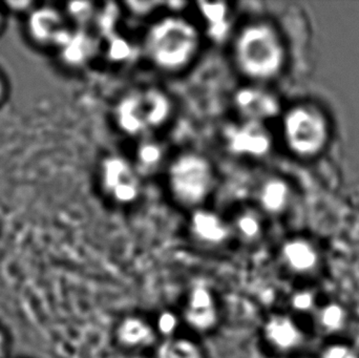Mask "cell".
Listing matches in <instances>:
<instances>
[{"label":"cell","instance_id":"obj_1","mask_svg":"<svg viewBox=\"0 0 359 358\" xmlns=\"http://www.w3.org/2000/svg\"><path fill=\"white\" fill-rule=\"evenodd\" d=\"M228 60L242 82L271 85L287 63L284 36L276 23L264 15L236 25L227 40Z\"/></svg>","mask_w":359,"mask_h":358},{"label":"cell","instance_id":"obj_2","mask_svg":"<svg viewBox=\"0 0 359 358\" xmlns=\"http://www.w3.org/2000/svg\"><path fill=\"white\" fill-rule=\"evenodd\" d=\"M206 39L198 21L170 10L151 19L141 38L139 52L157 73L175 77L196 64Z\"/></svg>","mask_w":359,"mask_h":358},{"label":"cell","instance_id":"obj_3","mask_svg":"<svg viewBox=\"0 0 359 358\" xmlns=\"http://www.w3.org/2000/svg\"><path fill=\"white\" fill-rule=\"evenodd\" d=\"M176 100L157 84H139L120 92L111 104L109 120L114 130L130 141L162 132L176 119Z\"/></svg>","mask_w":359,"mask_h":358},{"label":"cell","instance_id":"obj_4","mask_svg":"<svg viewBox=\"0 0 359 358\" xmlns=\"http://www.w3.org/2000/svg\"><path fill=\"white\" fill-rule=\"evenodd\" d=\"M162 178L170 201L186 212L208 205L219 186L215 162L194 149L175 151Z\"/></svg>","mask_w":359,"mask_h":358},{"label":"cell","instance_id":"obj_5","mask_svg":"<svg viewBox=\"0 0 359 358\" xmlns=\"http://www.w3.org/2000/svg\"><path fill=\"white\" fill-rule=\"evenodd\" d=\"M217 140L227 157L244 163H263L276 149V138L268 124L233 116L219 124Z\"/></svg>","mask_w":359,"mask_h":358},{"label":"cell","instance_id":"obj_6","mask_svg":"<svg viewBox=\"0 0 359 358\" xmlns=\"http://www.w3.org/2000/svg\"><path fill=\"white\" fill-rule=\"evenodd\" d=\"M144 182L126 153L111 151L99 159L97 188L113 207L126 209L137 205L142 199Z\"/></svg>","mask_w":359,"mask_h":358},{"label":"cell","instance_id":"obj_7","mask_svg":"<svg viewBox=\"0 0 359 358\" xmlns=\"http://www.w3.org/2000/svg\"><path fill=\"white\" fill-rule=\"evenodd\" d=\"M278 121L283 144L292 155L309 158L324 149L328 128L318 109L310 105H293L284 109Z\"/></svg>","mask_w":359,"mask_h":358},{"label":"cell","instance_id":"obj_8","mask_svg":"<svg viewBox=\"0 0 359 358\" xmlns=\"http://www.w3.org/2000/svg\"><path fill=\"white\" fill-rule=\"evenodd\" d=\"M230 106L233 117L268 125L280 119L285 109L271 85L247 82H242L232 90Z\"/></svg>","mask_w":359,"mask_h":358},{"label":"cell","instance_id":"obj_9","mask_svg":"<svg viewBox=\"0 0 359 358\" xmlns=\"http://www.w3.org/2000/svg\"><path fill=\"white\" fill-rule=\"evenodd\" d=\"M186 229L196 245L217 249L233 241L227 214L207 205L187 212Z\"/></svg>","mask_w":359,"mask_h":358},{"label":"cell","instance_id":"obj_10","mask_svg":"<svg viewBox=\"0 0 359 358\" xmlns=\"http://www.w3.org/2000/svg\"><path fill=\"white\" fill-rule=\"evenodd\" d=\"M180 312L184 326L198 334L215 331L221 321L217 294L205 284H196L189 288Z\"/></svg>","mask_w":359,"mask_h":358},{"label":"cell","instance_id":"obj_11","mask_svg":"<svg viewBox=\"0 0 359 358\" xmlns=\"http://www.w3.org/2000/svg\"><path fill=\"white\" fill-rule=\"evenodd\" d=\"M249 201L268 220L280 218L288 212L292 203V186L282 174L265 172L253 183Z\"/></svg>","mask_w":359,"mask_h":358},{"label":"cell","instance_id":"obj_12","mask_svg":"<svg viewBox=\"0 0 359 358\" xmlns=\"http://www.w3.org/2000/svg\"><path fill=\"white\" fill-rule=\"evenodd\" d=\"M264 344L273 353L291 355L307 344V336L291 313L273 312L264 319L261 328Z\"/></svg>","mask_w":359,"mask_h":358},{"label":"cell","instance_id":"obj_13","mask_svg":"<svg viewBox=\"0 0 359 358\" xmlns=\"http://www.w3.org/2000/svg\"><path fill=\"white\" fill-rule=\"evenodd\" d=\"M130 153L126 155L143 180L163 176L175 151L163 136H149L130 141Z\"/></svg>","mask_w":359,"mask_h":358},{"label":"cell","instance_id":"obj_14","mask_svg":"<svg viewBox=\"0 0 359 358\" xmlns=\"http://www.w3.org/2000/svg\"><path fill=\"white\" fill-rule=\"evenodd\" d=\"M113 338L118 348L130 353L154 350L160 342L153 321L136 313L124 315L117 322Z\"/></svg>","mask_w":359,"mask_h":358},{"label":"cell","instance_id":"obj_15","mask_svg":"<svg viewBox=\"0 0 359 358\" xmlns=\"http://www.w3.org/2000/svg\"><path fill=\"white\" fill-rule=\"evenodd\" d=\"M96 36L84 27H69L63 31L55 43L54 48L59 59L69 69L86 67L96 56L99 50Z\"/></svg>","mask_w":359,"mask_h":358},{"label":"cell","instance_id":"obj_16","mask_svg":"<svg viewBox=\"0 0 359 358\" xmlns=\"http://www.w3.org/2000/svg\"><path fill=\"white\" fill-rule=\"evenodd\" d=\"M278 258L283 269L297 277L313 275L322 263L316 246L303 237H291L285 240L278 248Z\"/></svg>","mask_w":359,"mask_h":358},{"label":"cell","instance_id":"obj_17","mask_svg":"<svg viewBox=\"0 0 359 358\" xmlns=\"http://www.w3.org/2000/svg\"><path fill=\"white\" fill-rule=\"evenodd\" d=\"M27 15V37L42 48H54L61 34L69 27L65 13L52 6H35Z\"/></svg>","mask_w":359,"mask_h":358},{"label":"cell","instance_id":"obj_18","mask_svg":"<svg viewBox=\"0 0 359 358\" xmlns=\"http://www.w3.org/2000/svg\"><path fill=\"white\" fill-rule=\"evenodd\" d=\"M233 240L244 245H257L265 237L268 219L250 201L241 202L227 214Z\"/></svg>","mask_w":359,"mask_h":358},{"label":"cell","instance_id":"obj_19","mask_svg":"<svg viewBox=\"0 0 359 358\" xmlns=\"http://www.w3.org/2000/svg\"><path fill=\"white\" fill-rule=\"evenodd\" d=\"M198 23L202 27L206 38L222 37L225 35L229 38L234 27H231V17L233 8L231 4L225 1H198L194 4Z\"/></svg>","mask_w":359,"mask_h":358},{"label":"cell","instance_id":"obj_20","mask_svg":"<svg viewBox=\"0 0 359 358\" xmlns=\"http://www.w3.org/2000/svg\"><path fill=\"white\" fill-rule=\"evenodd\" d=\"M312 317L316 329L326 336L341 333L348 323L347 310L343 305L337 302L320 305Z\"/></svg>","mask_w":359,"mask_h":358},{"label":"cell","instance_id":"obj_21","mask_svg":"<svg viewBox=\"0 0 359 358\" xmlns=\"http://www.w3.org/2000/svg\"><path fill=\"white\" fill-rule=\"evenodd\" d=\"M151 358H206V354L198 340L178 336L160 340Z\"/></svg>","mask_w":359,"mask_h":358},{"label":"cell","instance_id":"obj_22","mask_svg":"<svg viewBox=\"0 0 359 358\" xmlns=\"http://www.w3.org/2000/svg\"><path fill=\"white\" fill-rule=\"evenodd\" d=\"M154 327L160 340L180 336V329L184 326L181 312L172 309H163L153 319Z\"/></svg>","mask_w":359,"mask_h":358},{"label":"cell","instance_id":"obj_23","mask_svg":"<svg viewBox=\"0 0 359 358\" xmlns=\"http://www.w3.org/2000/svg\"><path fill=\"white\" fill-rule=\"evenodd\" d=\"M288 305L291 312L302 315H313L320 306L318 294L311 288H299L291 292Z\"/></svg>","mask_w":359,"mask_h":358},{"label":"cell","instance_id":"obj_24","mask_svg":"<svg viewBox=\"0 0 359 358\" xmlns=\"http://www.w3.org/2000/svg\"><path fill=\"white\" fill-rule=\"evenodd\" d=\"M96 8L90 2H69L65 8V17H69L76 27H84L86 23L94 18Z\"/></svg>","mask_w":359,"mask_h":358},{"label":"cell","instance_id":"obj_25","mask_svg":"<svg viewBox=\"0 0 359 358\" xmlns=\"http://www.w3.org/2000/svg\"><path fill=\"white\" fill-rule=\"evenodd\" d=\"M316 358H359V354L350 345L335 343L325 347Z\"/></svg>","mask_w":359,"mask_h":358},{"label":"cell","instance_id":"obj_26","mask_svg":"<svg viewBox=\"0 0 359 358\" xmlns=\"http://www.w3.org/2000/svg\"><path fill=\"white\" fill-rule=\"evenodd\" d=\"M6 6L8 10L12 11V12L29 14V11L33 10L35 4H34V2L25 1V0H21V1H15L14 0V1L6 2Z\"/></svg>","mask_w":359,"mask_h":358},{"label":"cell","instance_id":"obj_27","mask_svg":"<svg viewBox=\"0 0 359 358\" xmlns=\"http://www.w3.org/2000/svg\"><path fill=\"white\" fill-rule=\"evenodd\" d=\"M6 83L4 81V78L2 77L1 74H0V104H1L2 101L6 98Z\"/></svg>","mask_w":359,"mask_h":358},{"label":"cell","instance_id":"obj_28","mask_svg":"<svg viewBox=\"0 0 359 358\" xmlns=\"http://www.w3.org/2000/svg\"><path fill=\"white\" fill-rule=\"evenodd\" d=\"M4 336H2L1 332H0V357L2 355V352H4Z\"/></svg>","mask_w":359,"mask_h":358},{"label":"cell","instance_id":"obj_29","mask_svg":"<svg viewBox=\"0 0 359 358\" xmlns=\"http://www.w3.org/2000/svg\"><path fill=\"white\" fill-rule=\"evenodd\" d=\"M2 27H4V15H2L1 10H0V31H1Z\"/></svg>","mask_w":359,"mask_h":358},{"label":"cell","instance_id":"obj_30","mask_svg":"<svg viewBox=\"0 0 359 358\" xmlns=\"http://www.w3.org/2000/svg\"><path fill=\"white\" fill-rule=\"evenodd\" d=\"M297 358H310V357H297Z\"/></svg>","mask_w":359,"mask_h":358}]
</instances>
